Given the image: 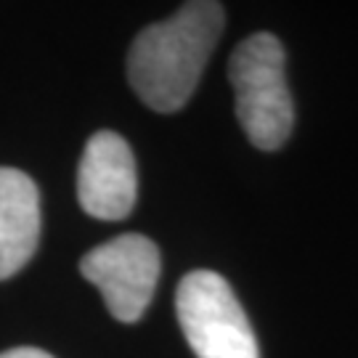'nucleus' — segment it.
Wrapping results in <instances>:
<instances>
[{"label":"nucleus","instance_id":"1","mask_svg":"<svg viewBox=\"0 0 358 358\" xmlns=\"http://www.w3.org/2000/svg\"><path fill=\"white\" fill-rule=\"evenodd\" d=\"M226 24L215 0H192L165 22L141 29L128 53V80L149 109L173 115L183 109Z\"/></svg>","mask_w":358,"mask_h":358},{"label":"nucleus","instance_id":"2","mask_svg":"<svg viewBox=\"0 0 358 358\" xmlns=\"http://www.w3.org/2000/svg\"><path fill=\"white\" fill-rule=\"evenodd\" d=\"M284 45L271 32H255L231 53L229 77L236 99V117L244 136L263 152L287 143L294 109L284 77Z\"/></svg>","mask_w":358,"mask_h":358},{"label":"nucleus","instance_id":"3","mask_svg":"<svg viewBox=\"0 0 358 358\" xmlns=\"http://www.w3.org/2000/svg\"><path fill=\"white\" fill-rule=\"evenodd\" d=\"M176 313L196 358H260L242 303L215 271L183 276L176 292Z\"/></svg>","mask_w":358,"mask_h":358},{"label":"nucleus","instance_id":"4","mask_svg":"<svg viewBox=\"0 0 358 358\" xmlns=\"http://www.w3.org/2000/svg\"><path fill=\"white\" fill-rule=\"evenodd\" d=\"M80 273L101 292L117 321L133 324L146 313L159 282V250L149 236L122 234L90 250Z\"/></svg>","mask_w":358,"mask_h":358},{"label":"nucleus","instance_id":"5","mask_svg":"<svg viewBox=\"0 0 358 358\" xmlns=\"http://www.w3.org/2000/svg\"><path fill=\"white\" fill-rule=\"evenodd\" d=\"M136 194L138 176L128 141L112 130L93 133L77 167V196L83 210L96 220H122L136 205Z\"/></svg>","mask_w":358,"mask_h":358},{"label":"nucleus","instance_id":"6","mask_svg":"<svg viewBox=\"0 0 358 358\" xmlns=\"http://www.w3.org/2000/svg\"><path fill=\"white\" fill-rule=\"evenodd\" d=\"M40 242V194L16 167H0V282L32 260Z\"/></svg>","mask_w":358,"mask_h":358},{"label":"nucleus","instance_id":"7","mask_svg":"<svg viewBox=\"0 0 358 358\" xmlns=\"http://www.w3.org/2000/svg\"><path fill=\"white\" fill-rule=\"evenodd\" d=\"M0 358H53L51 353L40 350V348H11V350H3Z\"/></svg>","mask_w":358,"mask_h":358}]
</instances>
